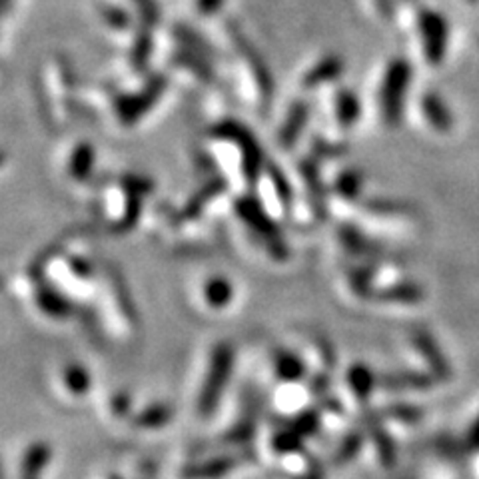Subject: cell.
<instances>
[{
	"instance_id": "obj_1",
	"label": "cell",
	"mask_w": 479,
	"mask_h": 479,
	"mask_svg": "<svg viewBox=\"0 0 479 479\" xmlns=\"http://www.w3.org/2000/svg\"><path fill=\"white\" fill-rule=\"evenodd\" d=\"M412 82V66L406 58H393L382 74L378 87V108L382 122L396 126L404 116L406 97Z\"/></svg>"
},
{
	"instance_id": "obj_2",
	"label": "cell",
	"mask_w": 479,
	"mask_h": 479,
	"mask_svg": "<svg viewBox=\"0 0 479 479\" xmlns=\"http://www.w3.org/2000/svg\"><path fill=\"white\" fill-rule=\"evenodd\" d=\"M234 359H236V349L230 341H220V344L214 346L206 378H204V383L198 393V414L202 417H210L216 412L222 393L226 391L228 382L232 378Z\"/></svg>"
},
{
	"instance_id": "obj_3",
	"label": "cell",
	"mask_w": 479,
	"mask_h": 479,
	"mask_svg": "<svg viewBox=\"0 0 479 479\" xmlns=\"http://www.w3.org/2000/svg\"><path fill=\"white\" fill-rule=\"evenodd\" d=\"M214 140L220 147L234 152L236 156L242 160V178L246 184L258 182L264 168V156L258 147V140L254 139V134L248 130L246 126L238 122H222L214 126L212 130Z\"/></svg>"
},
{
	"instance_id": "obj_4",
	"label": "cell",
	"mask_w": 479,
	"mask_h": 479,
	"mask_svg": "<svg viewBox=\"0 0 479 479\" xmlns=\"http://www.w3.org/2000/svg\"><path fill=\"white\" fill-rule=\"evenodd\" d=\"M417 30L422 38L424 56L432 66H438L448 50L450 24L440 13L422 11L417 14Z\"/></svg>"
},
{
	"instance_id": "obj_5",
	"label": "cell",
	"mask_w": 479,
	"mask_h": 479,
	"mask_svg": "<svg viewBox=\"0 0 479 479\" xmlns=\"http://www.w3.org/2000/svg\"><path fill=\"white\" fill-rule=\"evenodd\" d=\"M164 79H152L147 88L130 94H120L114 100V114L120 120V124H136L144 114H148V110L156 105L158 97L164 90Z\"/></svg>"
},
{
	"instance_id": "obj_6",
	"label": "cell",
	"mask_w": 479,
	"mask_h": 479,
	"mask_svg": "<svg viewBox=\"0 0 479 479\" xmlns=\"http://www.w3.org/2000/svg\"><path fill=\"white\" fill-rule=\"evenodd\" d=\"M252 451H240V453H224V456H216L204 461H196V464H188L182 469L184 479H220L234 472L244 461H252Z\"/></svg>"
},
{
	"instance_id": "obj_7",
	"label": "cell",
	"mask_w": 479,
	"mask_h": 479,
	"mask_svg": "<svg viewBox=\"0 0 479 479\" xmlns=\"http://www.w3.org/2000/svg\"><path fill=\"white\" fill-rule=\"evenodd\" d=\"M414 348L419 352V356L424 357V362L430 367V372L435 380H450L451 378V367L448 357L443 356L441 348L438 346V341L433 340L432 333L427 332H416L414 333Z\"/></svg>"
},
{
	"instance_id": "obj_8",
	"label": "cell",
	"mask_w": 479,
	"mask_h": 479,
	"mask_svg": "<svg viewBox=\"0 0 479 479\" xmlns=\"http://www.w3.org/2000/svg\"><path fill=\"white\" fill-rule=\"evenodd\" d=\"M332 116L333 124L340 130H349L356 126L359 116H362V106H359V100L352 90L336 92V97L332 98Z\"/></svg>"
},
{
	"instance_id": "obj_9",
	"label": "cell",
	"mask_w": 479,
	"mask_h": 479,
	"mask_svg": "<svg viewBox=\"0 0 479 479\" xmlns=\"http://www.w3.org/2000/svg\"><path fill=\"white\" fill-rule=\"evenodd\" d=\"M435 378L424 372L416 370H399L383 374L380 378V386L388 391H409V390H427L433 386Z\"/></svg>"
},
{
	"instance_id": "obj_10",
	"label": "cell",
	"mask_w": 479,
	"mask_h": 479,
	"mask_svg": "<svg viewBox=\"0 0 479 479\" xmlns=\"http://www.w3.org/2000/svg\"><path fill=\"white\" fill-rule=\"evenodd\" d=\"M307 120H310V106H307V102H296V105H292L288 116L284 118V122L280 124L278 132L280 147L292 148L298 142L299 134L304 132Z\"/></svg>"
},
{
	"instance_id": "obj_11",
	"label": "cell",
	"mask_w": 479,
	"mask_h": 479,
	"mask_svg": "<svg viewBox=\"0 0 479 479\" xmlns=\"http://www.w3.org/2000/svg\"><path fill=\"white\" fill-rule=\"evenodd\" d=\"M344 71V64L338 56H324L318 63H314L302 76V88L314 90L324 84L333 82Z\"/></svg>"
},
{
	"instance_id": "obj_12",
	"label": "cell",
	"mask_w": 479,
	"mask_h": 479,
	"mask_svg": "<svg viewBox=\"0 0 479 479\" xmlns=\"http://www.w3.org/2000/svg\"><path fill=\"white\" fill-rule=\"evenodd\" d=\"M272 362H273V372H276L278 380L282 382L296 383L302 382L307 375L304 359L298 354L290 352V349H276L272 356Z\"/></svg>"
},
{
	"instance_id": "obj_13",
	"label": "cell",
	"mask_w": 479,
	"mask_h": 479,
	"mask_svg": "<svg viewBox=\"0 0 479 479\" xmlns=\"http://www.w3.org/2000/svg\"><path fill=\"white\" fill-rule=\"evenodd\" d=\"M422 113L433 130L446 134L453 126V116L446 102H443L435 92H427L422 98Z\"/></svg>"
},
{
	"instance_id": "obj_14",
	"label": "cell",
	"mask_w": 479,
	"mask_h": 479,
	"mask_svg": "<svg viewBox=\"0 0 479 479\" xmlns=\"http://www.w3.org/2000/svg\"><path fill=\"white\" fill-rule=\"evenodd\" d=\"M346 380H348L349 391L354 393V398L359 401V404H367L374 388L378 386V380H375V375L372 374L370 366H366V364L349 366Z\"/></svg>"
},
{
	"instance_id": "obj_15",
	"label": "cell",
	"mask_w": 479,
	"mask_h": 479,
	"mask_svg": "<svg viewBox=\"0 0 479 479\" xmlns=\"http://www.w3.org/2000/svg\"><path fill=\"white\" fill-rule=\"evenodd\" d=\"M37 306L42 314H46L48 318H55V320H66L68 315H72L74 312V306L71 299L56 292L53 286H48V288L45 286L40 290V292L37 294Z\"/></svg>"
},
{
	"instance_id": "obj_16",
	"label": "cell",
	"mask_w": 479,
	"mask_h": 479,
	"mask_svg": "<svg viewBox=\"0 0 479 479\" xmlns=\"http://www.w3.org/2000/svg\"><path fill=\"white\" fill-rule=\"evenodd\" d=\"M174 417V409L170 404L164 401H158V404H150L148 408H144L142 412L132 416L130 424L136 430H160V427L168 425Z\"/></svg>"
},
{
	"instance_id": "obj_17",
	"label": "cell",
	"mask_w": 479,
	"mask_h": 479,
	"mask_svg": "<svg viewBox=\"0 0 479 479\" xmlns=\"http://www.w3.org/2000/svg\"><path fill=\"white\" fill-rule=\"evenodd\" d=\"M202 298L210 310H224L234 298V286L230 284L228 278L212 276L202 286Z\"/></svg>"
},
{
	"instance_id": "obj_18",
	"label": "cell",
	"mask_w": 479,
	"mask_h": 479,
	"mask_svg": "<svg viewBox=\"0 0 479 479\" xmlns=\"http://www.w3.org/2000/svg\"><path fill=\"white\" fill-rule=\"evenodd\" d=\"M50 458H53V450L48 443H32V446L24 451L21 461V477H38L42 469L48 466Z\"/></svg>"
},
{
	"instance_id": "obj_19",
	"label": "cell",
	"mask_w": 479,
	"mask_h": 479,
	"mask_svg": "<svg viewBox=\"0 0 479 479\" xmlns=\"http://www.w3.org/2000/svg\"><path fill=\"white\" fill-rule=\"evenodd\" d=\"M256 430H258L256 416L248 414L246 417L238 419L234 425H230L228 430L222 433L220 441L226 443V446H232V448H246V446H250V441L254 440Z\"/></svg>"
},
{
	"instance_id": "obj_20",
	"label": "cell",
	"mask_w": 479,
	"mask_h": 479,
	"mask_svg": "<svg viewBox=\"0 0 479 479\" xmlns=\"http://www.w3.org/2000/svg\"><path fill=\"white\" fill-rule=\"evenodd\" d=\"M375 298L386 304H417L424 299V290L414 282H399V284L382 290V292L375 294Z\"/></svg>"
},
{
	"instance_id": "obj_21",
	"label": "cell",
	"mask_w": 479,
	"mask_h": 479,
	"mask_svg": "<svg viewBox=\"0 0 479 479\" xmlns=\"http://www.w3.org/2000/svg\"><path fill=\"white\" fill-rule=\"evenodd\" d=\"M92 164H94V148L88 142H79V147H76L71 152V156H68L66 176L79 182V180H84L90 174Z\"/></svg>"
},
{
	"instance_id": "obj_22",
	"label": "cell",
	"mask_w": 479,
	"mask_h": 479,
	"mask_svg": "<svg viewBox=\"0 0 479 479\" xmlns=\"http://www.w3.org/2000/svg\"><path fill=\"white\" fill-rule=\"evenodd\" d=\"M367 432H370V438L375 446V453H378L380 464L391 467L393 464H396V446H393V440L390 438V433L383 430L382 422H374L367 425Z\"/></svg>"
},
{
	"instance_id": "obj_23",
	"label": "cell",
	"mask_w": 479,
	"mask_h": 479,
	"mask_svg": "<svg viewBox=\"0 0 479 479\" xmlns=\"http://www.w3.org/2000/svg\"><path fill=\"white\" fill-rule=\"evenodd\" d=\"M63 383L72 396L82 398L90 390V374L82 364H68L63 370Z\"/></svg>"
},
{
	"instance_id": "obj_24",
	"label": "cell",
	"mask_w": 479,
	"mask_h": 479,
	"mask_svg": "<svg viewBox=\"0 0 479 479\" xmlns=\"http://www.w3.org/2000/svg\"><path fill=\"white\" fill-rule=\"evenodd\" d=\"M306 438L302 433H298L292 427L286 425L273 433L272 438V450L280 453V456H288V453H298L304 451Z\"/></svg>"
},
{
	"instance_id": "obj_25",
	"label": "cell",
	"mask_w": 479,
	"mask_h": 479,
	"mask_svg": "<svg viewBox=\"0 0 479 479\" xmlns=\"http://www.w3.org/2000/svg\"><path fill=\"white\" fill-rule=\"evenodd\" d=\"M362 184H364L362 174H359L357 170L349 168V170H344V172L338 174L336 182H333V190H336V194L340 196V198L352 202L359 196V190H362Z\"/></svg>"
},
{
	"instance_id": "obj_26",
	"label": "cell",
	"mask_w": 479,
	"mask_h": 479,
	"mask_svg": "<svg viewBox=\"0 0 479 479\" xmlns=\"http://www.w3.org/2000/svg\"><path fill=\"white\" fill-rule=\"evenodd\" d=\"M150 55H152V40L148 37V30H144L132 40L130 50H128V63H130L134 71H142V68H147Z\"/></svg>"
},
{
	"instance_id": "obj_27",
	"label": "cell",
	"mask_w": 479,
	"mask_h": 479,
	"mask_svg": "<svg viewBox=\"0 0 479 479\" xmlns=\"http://www.w3.org/2000/svg\"><path fill=\"white\" fill-rule=\"evenodd\" d=\"M286 425L292 427V430H296L298 433H302L304 438H312V435H315L320 430L322 414L314 408L304 409V412H299L294 419H290Z\"/></svg>"
},
{
	"instance_id": "obj_28",
	"label": "cell",
	"mask_w": 479,
	"mask_h": 479,
	"mask_svg": "<svg viewBox=\"0 0 479 479\" xmlns=\"http://www.w3.org/2000/svg\"><path fill=\"white\" fill-rule=\"evenodd\" d=\"M364 446V432H349L344 440H341L340 448L336 450V453H333V464L338 466H346L348 461H352L359 450H362Z\"/></svg>"
},
{
	"instance_id": "obj_29",
	"label": "cell",
	"mask_w": 479,
	"mask_h": 479,
	"mask_svg": "<svg viewBox=\"0 0 479 479\" xmlns=\"http://www.w3.org/2000/svg\"><path fill=\"white\" fill-rule=\"evenodd\" d=\"M380 414L383 419H393V422L417 424V422H422L424 409L412 404H391L386 409H382Z\"/></svg>"
},
{
	"instance_id": "obj_30",
	"label": "cell",
	"mask_w": 479,
	"mask_h": 479,
	"mask_svg": "<svg viewBox=\"0 0 479 479\" xmlns=\"http://www.w3.org/2000/svg\"><path fill=\"white\" fill-rule=\"evenodd\" d=\"M134 11L144 21V27H154L160 21V6L156 0H130Z\"/></svg>"
},
{
	"instance_id": "obj_31",
	"label": "cell",
	"mask_w": 479,
	"mask_h": 479,
	"mask_svg": "<svg viewBox=\"0 0 479 479\" xmlns=\"http://www.w3.org/2000/svg\"><path fill=\"white\" fill-rule=\"evenodd\" d=\"M100 14H102V21H105L110 29L114 30H122L128 27V22H130V19L126 14L122 8L120 6H114V4H105L100 8Z\"/></svg>"
},
{
	"instance_id": "obj_32",
	"label": "cell",
	"mask_w": 479,
	"mask_h": 479,
	"mask_svg": "<svg viewBox=\"0 0 479 479\" xmlns=\"http://www.w3.org/2000/svg\"><path fill=\"white\" fill-rule=\"evenodd\" d=\"M370 210L378 216H404V214H409V206L401 202H391V200H378L370 204Z\"/></svg>"
},
{
	"instance_id": "obj_33",
	"label": "cell",
	"mask_w": 479,
	"mask_h": 479,
	"mask_svg": "<svg viewBox=\"0 0 479 479\" xmlns=\"http://www.w3.org/2000/svg\"><path fill=\"white\" fill-rule=\"evenodd\" d=\"M310 391L314 393V396H318V398L326 396V393L330 391V375L324 374V372L315 374L314 378L310 380Z\"/></svg>"
},
{
	"instance_id": "obj_34",
	"label": "cell",
	"mask_w": 479,
	"mask_h": 479,
	"mask_svg": "<svg viewBox=\"0 0 479 479\" xmlns=\"http://www.w3.org/2000/svg\"><path fill=\"white\" fill-rule=\"evenodd\" d=\"M226 0H194L196 13L202 16H212L216 14L222 6H224Z\"/></svg>"
},
{
	"instance_id": "obj_35",
	"label": "cell",
	"mask_w": 479,
	"mask_h": 479,
	"mask_svg": "<svg viewBox=\"0 0 479 479\" xmlns=\"http://www.w3.org/2000/svg\"><path fill=\"white\" fill-rule=\"evenodd\" d=\"M113 412L116 416H128V414H130V396H128V393H118V396H114Z\"/></svg>"
},
{
	"instance_id": "obj_36",
	"label": "cell",
	"mask_w": 479,
	"mask_h": 479,
	"mask_svg": "<svg viewBox=\"0 0 479 479\" xmlns=\"http://www.w3.org/2000/svg\"><path fill=\"white\" fill-rule=\"evenodd\" d=\"M288 479H324V469L318 461H310V469L302 475H290Z\"/></svg>"
},
{
	"instance_id": "obj_37",
	"label": "cell",
	"mask_w": 479,
	"mask_h": 479,
	"mask_svg": "<svg viewBox=\"0 0 479 479\" xmlns=\"http://www.w3.org/2000/svg\"><path fill=\"white\" fill-rule=\"evenodd\" d=\"M466 448L469 451H479V417L475 419V424L472 425V430H469V433H467Z\"/></svg>"
},
{
	"instance_id": "obj_38",
	"label": "cell",
	"mask_w": 479,
	"mask_h": 479,
	"mask_svg": "<svg viewBox=\"0 0 479 479\" xmlns=\"http://www.w3.org/2000/svg\"><path fill=\"white\" fill-rule=\"evenodd\" d=\"M320 404H322V409H326V412H332V414H341V409H344V408H341L340 401H338V398L333 399V398L328 396V393H326V396L320 398Z\"/></svg>"
},
{
	"instance_id": "obj_39",
	"label": "cell",
	"mask_w": 479,
	"mask_h": 479,
	"mask_svg": "<svg viewBox=\"0 0 479 479\" xmlns=\"http://www.w3.org/2000/svg\"><path fill=\"white\" fill-rule=\"evenodd\" d=\"M110 479H122V477H118V475H113Z\"/></svg>"
},
{
	"instance_id": "obj_40",
	"label": "cell",
	"mask_w": 479,
	"mask_h": 479,
	"mask_svg": "<svg viewBox=\"0 0 479 479\" xmlns=\"http://www.w3.org/2000/svg\"><path fill=\"white\" fill-rule=\"evenodd\" d=\"M22 479H37V477H22Z\"/></svg>"
},
{
	"instance_id": "obj_41",
	"label": "cell",
	"mask_w": 479,
	"mask_h": 479,
	"mask_svg": "<svg viewBox=\"0 0 479 479\" xmlns=\"http://www.w3.org/2000/svg\"><path fill=\"white\" fill-rule=\"evenodd\" d=\"M147 479H150V477H147Z\"/></svg>"
}]
</instances>
